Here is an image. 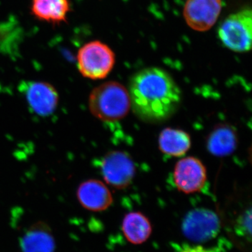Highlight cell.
<instances>
[{
	"mask_svg": "<svg viewBox=\"0 0 252 252\" xmlns=\"http://www.w3.org/2000/svg\"><path fill=\"white\" fill-rule=\"evenodd\" d=\"M70 11L69 0H32V14L40 21L60 24L67 22Z\"/></svg>",
	"mask_w": 252,
	"mask_h": 252,
	"instance_id": "obj_14",
	"label": "cell"
},
{
	"mask_svg": "<svg viewBox=\"0 0 252 252\" xmlns=\"http://www.w3.org/2000/svg\"><path fill=\"white\" fill-rule=\"evenodd\" d=\"M221 7V0H187L184 16L189 27L205 32L217 22Z\"/></svg>",
	"mask_w": 252,
	"mask_h": 252,
	"instance_id": "obj_9",
	"label": "cell"
},
{
	"mask_svg": "<svg viewBox=\"0 0 252 252\" xmlns=\"http://www.w3.org/2000/svg\"><path fill=\"white\" fill-rule=\"evenodd\" d=\"M19 91L31 110L39 117H49L59 105V93L54 86L45 81H23Z\"/></svg>",
	"mask_w": 252,
	"mask_h": 252,
	"instance_id": "obj_6",
	"label": "cell"
},
{
	"mask_svg": "<svg viewBox=\"0 0 252 252\" xmlns=\"http://www.w3.org/2000/svg\"><path fill=\"white\" fill-rule=\"evenodd\" d=\"M190 146V135L180 129L167 127L159 135V149L162 153L169 157H183L188 152Z\"/></svg>",
	"mask_w": 252,
	"mask_h": 252,
	"instance_id": "obj_15",
	"label": "cell"
},
{
	"mask_svg": "<svg viewBox=\"0 0 252 252\" xmlns=\"http://www.w3.org/2000/svg\"><path fill=\"white\" fill-rule=\"evenodd\" d=\"M22 252H55L56 240L49 225L44 222L32 225L21 238Z\"/></svg>",
	"mask_w": 252,
	"mask_h": 252,
	"instance_id": "obj_11",
	"label": "cell"
},
{
	"mask_svg": "<svg viewBox=\"0 0 252 252\" xmlns=\"http://www.w3.org/2000/svg\"><path fill=\"white\" fill-rule=\"evenodd\" d=\"M173 177L179 190L187 194L196 193L206 184V167L197 158H184L176 164Z\"/></svg>",
	"mask_w": 252,
	"mask_h": 252,
	"instance_id": "obj_8",
	"label": "cell"
},
{
	"mask_svg": "<svg viewBox=\"0 0 252 252\" xmlns=\"http://www.w3.org/2000/svg\"><path fill=\"white\" fill-rule=\"evenodd\" d=\"M252 31V10L246 9L225 18L219 29V36L228 49L246 52L251 49Z\"/></svg>",
	"mask_w": 252,
	"mask_h": 252,
	"instance_id": "obj_4",
	"label": "cell"
},
{
	"mask_svg": "<svg viewBox=\"0 0 252 252\" xmlns=\"http://www.w3.org/2000/svg\"><path fill=\"white\" fill-rule=\"evenodd\" d=\"M152 230L150 220L142 212H129L123 220V233L127 241L132 245L146 243L152 235Z\"/></svg>",
	"mask_w": 252,
	"mask_h": 252,
	"instance_id": "obj_12",
	"label": "cell"
},
{
	"mask_svg": "<svg viewBox=\"0 0 252 252\" xmlns=\"http://www.w3.org/2000/svg\"><path fill=\"white\" fill-rule=\"evenodd\" d=\"M99 167L106 183L115 189L127 188L135 177V166L133 160L128 154L120 151L106 154L101 160Z\"/></svg>",
	"mask_w": 252,
	"mask_h": 252,
	"instance_id": "obj_7",
	"label": "cell"
},
{
	"mask_svg": "<svg viewBox=\"0 0 252 252\" xmlns=\"http://www.w3.org/2000/svg\"><path fill=\"white\" fill-rule=\"evenodd\" d=\"M77 197L81 206L92 212L104 211L113 203V196L108 187L97 180L82 182L78 187Z\"/></svg>",
	"mask_w": 252,
	"mask_h": 252,
	"instance_id": "obj_10",
	"label": "cell"
},
{
	"mask_svg": "<svg viewBox=\"0 0 252 252\" xmlns=\"http://www.w3.org/2000/svg\"><path fill=\"white\" fill-rule=\"evenodd\" d=\"M89 107L94 117L114 122L126 117L131 108L128 91L117 81H107L91 91Z\"/></svg>",
	"mask_w": 252,
	"mask_h": 252,
	"instance_id": "obj_2",
	"label": "cell"
},
{
	"mask_svg": "<svg viewBox=\"0 0 252 252\" xmlns=\"http://www.w3.org/2000/svg\"><path fill=\"white\" fill-rule=\"evenodd\" d=\"M115 54L107 44L99 41L87 43L79 50L78 69L87 79H104L109 75L115 64Z\"/></svg>",
	"mask_w": 252,
	"mask_h": 252,
	"instance_id": "obj_3",
	"label": "cell"
},
{
	"mask_svg": "<svg viewBox=\"0 0 252 252\" xmlns=\"http://www.w3.org/2000/svg\"><path fill=\"white\" fill-rule=\"evenodd\" d=\"M220 217L205 208L195 209L186 215L182 223L184 236L194 243H205L216 238L220 230Z\"/></svg>",
	"mask_w": 252,
	"mask_h": 252,
	"instance_id": "obj_5",
	"label": "cell"
},
{
	"mask_svg": "<svg viewBox=\"0 0 252 252\" xmlns=\"http://www.w3.org/2000/svg\"><path fill=\"white\" fill-rule=\"evenodd\" d=\"M238 145V136L235 129L227 124H220L215 127L207 141V150L217 157L229 156Z\"/></svg>",
	"mask_w": 252,
	"mask_h": 252,
	"instance_id": "obj_13",
	"label": "cell"
},
{
	"mask_svg": "<svg viewBox=\"0 0 252 252\" xmlns=\"http://www.w3.org/2000/svg\"><path fill=\"white\" fill-rule=\"evenodd\" d=\"M131 108L141 120L165 122L173 115L182 99L177 83L169 73L157 67L142 69L132 77L129 86Z\"/></svg>",
	"mask_w": 252,
	"mask_h": 252,
	"instance_id": "obj_1",
	"label": "cell"
}]
</instances>
